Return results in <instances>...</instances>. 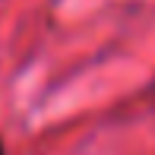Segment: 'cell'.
Segmentation results:
<instances>
[{
  "instance_id": "obj_1",
  "label": "cell",
  "mask_w": 155,
  "mask_h": 155,
  "mask_svg": "<svg viewBox=\"0 0 155 155\" xmlns=\"http://www.w3.org/2000/svg\"><path fill=\"white\" fill-rule=\"evenodd\" d=\"M149 98H152V104H155V76H152V82H149Z\"/></svg>"
},
{
  "instance_id": "obj_2",
  "label": "cell",
  "mask_w": 155,
  "mask_h": 155,
  "mask_svg": "<svg viewBox=\"0 0 155 155\" xmlns=\"http://www.w3.org/2000/svg\"><path fill=\"white\" fill-rule=\"evenodd\" d=\"M0 155H6V146H3V136H0Z\"/></svg>"
}]
</instances>
